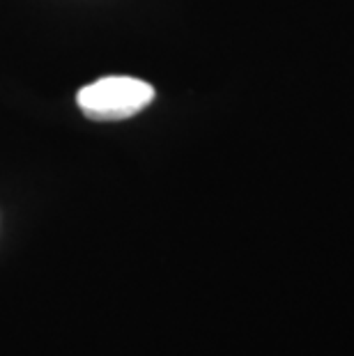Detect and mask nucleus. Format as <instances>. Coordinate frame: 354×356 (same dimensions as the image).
I'll return each instance as SVG.
<instances>
[{
    "label": "nucleus",
    "mask_w": 354,
    "mask_h": 356,
    "mask_svg": "<svg viewBox=\"0 0 354 356\" xmlns=\"http://www.w3.org/2000/svg\"><path fill=\"white\" fill-rule=\"evenodd\" d=\"M154 99V88L131 76H106L81 88L77 97L86 118L113 122L140 113Z\"/></svg>",
    "instance_id": "obj_1"
}]
</instances>
